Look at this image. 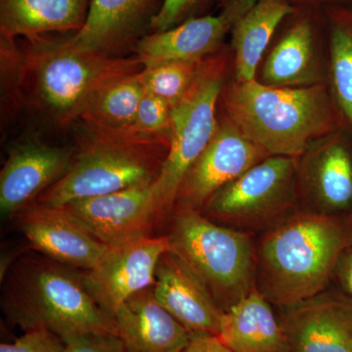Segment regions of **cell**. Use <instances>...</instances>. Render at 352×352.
<instances>
[{
    "label": "cell",
    "mask_w": 352,
    "mask_h": 352,
    "mask_svg": "<svg viewBox=\"0 0 352 352\" xmlns=\"http://www.w3.org/2000/svg\"><path fill=\"white\" fill-rule=\"evenodd\" d=\"M219 102L224 115L270 156L300 159L312 143L344 126L328 82L276 87L233 80Z\"/></svg>",
    "instance_id": "1"
},
{
    "label": "cell",
    "mask_w": 352,
    "mask_h": 352,
    "mask_svg": "<svg viewBox=\"0 0 352 352\" xmlns=\"http://www.w3.org/2000/svg\"><path fill=\"white\" fill-rule=\"evenodd\" d=\"M1 307L24 331L45 329L66 342L87 333L119 336L112 317L94 302L82 271L41 254H25L4 275Z\"/></svg>",
    "instance_id": "2"
},
{
    "label": "cell",
    "mask_w": 352,
    "mask_h": 352,
    "mask_svg": "<svg viewBox=\"0 0 352 352\" xmlns=\"http://www.w3.org/2000/svg\"><path fill=\"white\" fill-rule=\"evenodd\" d=\"M352 243V221L305 210L289 215L261 240V293L289 307L325 291L342 252Z\"/></svg>",
    "instance_id": "3"
},
{
    "label": "cell",
    "mask_w": 352,
    "mask_h": 352,
    "mask_svg": "<svg viewBox=\"0 0 352 352\" xmlns=\"http://www.w3.org/2000/svg\"><path fill=\"white\" fill-rule=\"evenodd\" d=\"M170 142V136L83 124L69 170L36 203L64 207L74 201L152 184L161 173Z\"/></svg>",
    "instance_id": "4"
},
{
    "label": "cell",
    "mask_w": 352,
    "mask_h": 352,
    "mask_svg": "<svg viewBox=\"0 0 352 352\" xmlns=\"http://www.w3.org/2000/svg\"><path fill=\"white\" fill-rule=\"evenodd\" d=\"M25 83L34 101L60 126L80 120L102 90L143 69L138 57L72 50L60 38L25 39Z\"/></svg>",
    "instance_id": "5"
},
{
    "label": "cell",
    "mask_w": 352,
    "mask_h": 352,
    "mask_svg": "<svg viewBox=\"0 0 352 352\" xmlns=\"http://www.w3.org/2000/svg\"><path fill=\"white\" fill-rule=\"evenodd\" d=\"M170 217V251L201 278L222 311L251 293L256 267L247 234L220 226L195 210H175Z\"/></svg>",
    "instance_id": "6"
},
{
    "label": "cell",
    "mask_w": 352,
    "mask_h": 352,
    "mask_svg": "<svg viewBox=\"0 0 352 352\" xmlns=\"http://www.w3.org/2000/svg\"><path fill=\"white\" fill-rule=\"evenodd\" d=\"M226 54L215 53L189 91L170 107V142L168 156L155 182L157 210L162 219L175 210L176 196L187 171L214 138L217 115L226 85Z\"/></svg>",
    "instance_id": "7"
},
{
    "label": "cell",
    "mask_w": 352,
    "mask_h": 352,
    "mask_svg": "<svg viewBox=\"0 0 352 352\" xmlns=\"http://www.w3.org/2000/svg\"><path fill=\"white\" fill-rule=\"evenodd\" d=\"M298 159L270 156L219 189L201 214L240 228L279 219L295 204Z\"/></svg>",
    "instance_id": "8"
},
{
    "label": "cell",
    "mask_w": 352,
    "mask_h": 352,
    "mask_svg": "<svg viewBox=\"0 0 352 352\" xmlns=\"http://www.w3.org/2000/svg\"><path fill=\"white\" fill-rule=\"evenodd\" d=\"M268 157L223 113L214 138L183 178L175 210L201 212L219 189Z\"/></svg>",
    "instance_id": "9"
},
{
    "label": "cell",
    "mask_w": 352,
    "mask_h": 352,
    "mask_svg": "<svg viewBox=\"0 0 352 352\" xmlns=\"http://www.w3.org/2000/svg\"><path fill=\"white\" fill-rule=\"evenodd\" d=\"M64 207L110 248L153 237L155 227L163 221L155 182L74 201Z\"/></svg>",
    "instance_id": "10"
},
{
    "label": "cell",
    "mask_w": 352,
    "mask_h": 352,
    "mask_svg": "<svg viewBox=\"0 0 352 352\" xmlns=\"http://www.w3.org/2000/svg\"><path fill=\"white\" fill-rule=\"evenodd\" d=\"M168 249L166 235L109 248L94 268L82 271L85 288L97 305L113 319L131 296L153 287L157 263Z\"/></svg>",
    "instance_id": "11"
},
{
    "label": "cell",
    "mask_w": 352,
    "mask_h": 352,
    "mask_svg": "<svg viewBox=\"0 0 352 352\" xmlns=\"http://www.w3.org/2000/svg\"><path fill=\"white\" fill-rule=\"evenodd\" d=\"M13 219L36 252L76 270H91L110 248L92 235L65 207L34 201Z\"/></svg>",
    "instance_id": "12"
},
{
    "label": "cell",
    "mask_w": 352,
    "mask_h": 352,
    "mask_svg": "<svg viewBox=\"0 0 352 352\" xmlns=\"http://www.w3.org/2000/svg\"><path fill=\"white\" fill-rule=\"evenodd\" d=\"M280 322L292 352H352V296L344 291L287 307Z\"/></svg>",
    "instance_id": "13"
},
{
    "label": "cell",
    "mask_w": 352,
    "mask_h": 352,
    "mask_svg": "<svg viewBox=\"0 0 352 352\" xmlns=\"http://www.w3.org/2000/svg\"><path fill=\"white\" fill-rule=\"evenodd\" d=\"M342 129L308 147L298 162V188L314 212L337 215L352 207V156Z\"/></svg>",
    "instance_id": "14"
},
{
    "label": "cell",
    "mask_w": 352,
    "mask_h": 352,
    "mask_svg": "<svg viewBox=\"0 0 352 352\" xmlns=\"http://www.w3.org/2000/svg\"><path fill=\"white\" fill-rule=\"evenodd\" d=\"M162 0H90L80 31L60 38L72 50L116 56L133 47L161 8Z\"/></svg>",
    "instance_id": "15"
},
{
    "label": "cell",
    "mask_w": 352,
    "mask_h": 352,
    "mask_svg": "<svg viewBox=\"0 0 352 352\" xmlns=\"http://www.w3.org/2000/svg\"><path fill=\"white\" fill-rule=\"evenodd\" d=\"M73 153L36 139L11 149L0 173V212L2 219L13 217L34 203L67 173Z\"/></svg>",
    "instance_id": "16"
},
{
    "label": "cell",
    "mask_w": 352,
    "mask_h": 352,
    "mask_svg": "<svg viewBox=\"0 0 352 352\" xmlns=\"http://www.w3.org/2000/svg\"><path fill=\"white\" fill-rule=\"evenodd\" d=\"M152 289L160 305L190 333L219 337L223 311L201 278L170 249L157 263Z\"/></svg>",
    "instance_id": "17"
},
{
    "label": "cell",
    "mask_w": 352,
    "mask_h": 352,
    "mask_svg": "<svg viewBox=\"0 0 352 352\" xmlns=\"http://www.w3.org/2000/svg\"><path fill=\"white\" fill-rule=\"evenodd\" d=\"M113 320L126 352H182L193 337L160 305L152 287L127 300Z\"/></svg>",
    "instance_id": "18"
},
{
    "label": "cell",
    "mask_w": 352,
    "mask_h": 352,
    "mask_svg": "<svg viewBox=\"0 0 352 352\" xmlns=\"http://www.w3.org/2000/svg\"><path fill=\"white\" fill-rule=\"evenodd\" d=\"M231 27L222 13L196 16L166 31L145 34L133 50L143 68L166 62L204 59L219 52Z\"/></svg>",
    "instance_id": "19"
},
{
    "label": "cell",
    "mask_w": 352,
    "mask_h": 352,
    "mask_svg": "<svg viewBox=\"0 0 352 352\" xmlns=\"http://www.w3.org/2000/svg\"><path fill=\"white\" fill-rule=\"evenodd\" d=\"M259 78L263 85L276 87H305L328 82V69L311 20L296 21L284 32L264 60Z\"/></svg>",
    "instance_id": "20"
},
{
    "label": "cell",
    "mask_w": 352,
    "mask_h": 352,
    "mask_svg": "<svg viewBox=\"0 0 352 352\" xmlns=\"http://www.w3.org/2000/svg\"><path fill=\"white\" fill-rule=\"evenodd\" d=\"M219 338L233 352H292L270 300L256 288L223 312Z\"/></svg>",
    "instance_id": "21"
},
{
    "label": "cell",
    "mask_w": 352,
    "mask_h": 352,
    "mask_svg": "<svg viewBox=\"0 0 352 352\" xmlns=\"http://www.w3.org/2000/svg\"><path fill=\"white\" fill-rule=\"evenodd\" d=\"M90 0H0V36L34 39L80 31Z\"/></svg>",
    "instance_id": "22"
},
{
    "label": "cell",
    "mask_w": 352,
    "mask_h": 352,
    "mask_svg": "<svg viewBox=\"0 0 352 352\" xmlns=\"http://www.w3.org/2000/svg\"><path fill=\"white\" fill-rule=\"evenodd\" d=\"M294 12L291 0H258L233 23L234 80L247 82L256 75L264 52L282 21Z\"/></svg>",
    "instance_id": "23"
},
{
    "label": "cell",
    "mask_w": 352,
    "mask_h": 352,
    "mask_svg": "<svg viewBox=\"0 0 352 352\" xmlns=\"http://www.w3.org/2000/svg\"><path fill=\"white\" fill-rule=\"evenodd\" d=\"M327 17L328 82L344 126L352 129V8L332 7Z\"/></svg>",
    "instance_id": "24"
},
{
    "label": "cell",
    "mask_w": 352,
    "mask_h": 352,
    "mask_svg": "<svg viewBox=\"0 0 352 352\" xmlns=\"http://www.w3.org/2000/svg\"><path fill=\"white\" fill-rule=\"evenodd\" d=\"M139 73L118 80L102 90L78 120L97 129H131L145 94Z\"/></svg>",
    "instance_id": "25"
},
{
    "label": "cell",
    "mask_w": 352,
    "mask_h": 352,
    "mask_svg": "<svg viewBox=\"0 0 352 352\" xmlns=\"http://www.w3.org/2000/svg\"><path fill=\"white\" fill-rule=\"evenodd\" d=\"M210 56L204 59L166 62L143 68L139 76L145 92L162 99L171 107L189 91L203 73Z\"/></svg>",
    "instance_id": "26"
},
{
    "label": "cell",
    "mask_w": 352,
    "mask_h": 352,
    "mask_svg": "<svg viewBox=\"0 0 352 352\" xmlns=\"http://www.w3.org/2000/svg\"><path fill=\"white\" fill-rule=\"evenodd\" d=\"M1 51L2 103L6 109L16 111L24 102V53L16 39L0 36Z\"/></svg>",
    "instance_id": "27"
},
{
    "label": "cell",
    "mask_w": 352,
    "mask_h": 352,
    "mask_svg": "<svg viewBox=\"0 0 352 352\" xmlns=\"http://www.w3.org/2000/svg\"><path fill=\"white\" fill-rule=\"evenodd\" d=\"M170 106L145 92L131 129L146 135L170 136Z\"/></svg>",
    "instance_id": "28"
},
{
    "label": "cell",
    "mask_w": 352,
    "mask_h": 352,
    "mask_svg": "<svg viewBox=\"0 0 352 352\" xmlns=\"http://www.w3.org/2000/svg\"><path fill=\"white\" fill-rule=\"evenodd\" d=\"M208 0H163L159 12L152 19L150 32H163L184 21L196 17L195 14Z\"/></svg>",
    "instance_id": "29"
},
{
    "label": "cell",
    "mask_w": 352,
    "mask_h": 352,
    "mask_svg": "<svg viewBox=\"0 0 352 352\" xmlns=\"http://www.w3.org/2000/svg\"><path fill=\"white\" fill-rule=\"evenodd\" d=\"M63 340L45 329L25 331L12 342H2L0 352H63Z\"/></svg>",
    "instance_id": "30"
},
{
    "label": "cell",
    "mask_w": 352,
    "mask_h": 352,
    "mask_svg": "<svg viewBox=\"0 0 352 352\" xmlns=\"http://www.w3.org/2000/svg\"><path fill=\"white\" fill-rule=\"evenodd\" d=\"M63 352H126L119 336L87 333L64 342Z\"/></svg>",
    "instance_id": "31"
},
{
    "label": "cell",
    "mask_w": 352,
    "mask_h": 352,
    "mask_svg": "<svg viewBox=\"0 0 352 352\" xmlns=\"http://www.w3.org/2000/svg\"><path fill=\"white\" fill-rule=\"evenodd\" d=\"M333 273L339 280L342 291L352 296V243L340 254Z\"/></svg>",
    "instance_id": "32"
},
{
    "label": "cell",
    "mask_w": 352,
    "mask_h": 352,
    "mask_svg": "<svg viewBox=\"0 0 352 352\" xmlns=\"http://www.w3.org/2000/svg\"><path fill=\"white\" fill-rule=\"evenodd\" d=\"M182 352H233L219 340V337L208 333H196Z\"/></svg>",
    "instance_id": "33"
},
{
    "label": "cell",
    "mask_w": 352,
    "mask_h": 352,
    "mask_svg": "<svg viewBox=\"0 0 352 352\" xmlns=\"http://www.w3.org/2000/svg\"><path fill=\"white\" fill-rule=\"evenodd\" d=\"M258 0H226L221 12L229 20L231 25L247 12Z\"/></svg>",
    "instance_id": "34"
},
{
    "label": "cell",
    "mask_w": 352,
    "mask_h": 352,
    "mask_svg": "<svg viewBox=\"0 0 352 352\" xmlns=\"http://www.w3.org/2000/svg\"><path fill=\"white\" fill-rule=\"evenodd\" d=\"M292 1L300 2V3H307V2L337 1V0H292ZM340 1H342V0H340Z\"/></svg>",
    "instance_id": "35"
},
{
    "label": "cell",
    "mask_w": 352,
    "mask_h": 352,
    "mask_svg": "<svg viewBox=\"0 0 352 352\" xmlns=\"http://www.w3.org/2000/svg\"><path fill=\"white\" fill-rule=\"evenodd\" d=\"M351 220L352 221V212H351Z\"/></svg>",
    "instance_id": "36"
}]
</instances>
